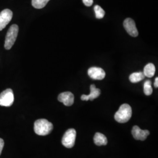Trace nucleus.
I'll return each mask as SVG.
<instances>
[{
	"label": "nucleus",
	"mask_w": 158,
	"mask_h": 158,
	"mask_svg": "<svg viewBox=\"0 0 158 158\" xmlns=\"http://www.w3.org/2000/svg\"><path fill=\"white\" fill-rule=\"evenodd\" d=\"M94 10L96 14V17L97 19H102L104 17L105 11L100 6L97 5L94 6Z\"/></svg>",
	"instance_id": "17"
},
{
	"label": "nucleus",
	"mask_w": 158,
	"mask_h": 158,
	"mask_svg": "<svg viewBox=\"0 0 158 158\" xmlns=\"http://www.w3.org/2000/svg\"><path fill=\"white\" fill-rule=\"evenodd\" d=\"M50 0H32V5L36 9H41L45 6Z\"/></svg>",
	"instance_id": "15"
},
{
	"label": "nucleus",
	"mask_w": 158,
	"mask_h": 158,
	"mask_svg": "<svg viewBox=\"0 0 158 158\" xmlns=\"http://www.w3.org/2000/svg\"><path fill=\"white\" fill-rule=\"evenodd\" d=\"M94 142L97 146L106 145L107 144V138L102 133L97 132L94 136Z\"/></svg>",
	"instance_id": "12"
},
{
	"label": "nucleus",
	"mask_w": 158,
	"mask_h": 158,
	"mask_svg": "<svg viewBox=\"0 0 158 158\" xmlns=\"http://www.w3.org/2000/svg\"><path fill=\"white\" fill-rule=\"evenodd\" d=\"M4 146V141L2 138H0V155L2 153Z\"/></svg>",
	"instance_id": "19"
},
{
	"label": "nucleus",
	"mask_w": 158,
	"mask_h": 158,
	"mask_svg": "<svg viewBox=\"0 0 158 158\" xmlns=\"http://www.w3.org/2000/svg\"><path fill=\"white\" fill-rule=\"evenodd\" d=\"M18 31L19 28L16 24L11 25L8 29L6 35L4 44V48L6 50L11 49L12 46L14 45L15 40H17Z\"/></svg>",
	"instance_id": "3"
},
{
	"label": "nucleus",
	"mask_w": 158,
	"mask_h": 158,
	"mask_svg": "<svg viewBox=\"0 0 158 158\" xmlns=\"http://www.w3.org/2000/svg\"><path fill=\"white\" fill-rule=\"evenodd\" d=\"M53 128V124L46 119H38L34 123L35 132L38 135H47L51 133Z\"/></svg>",
	"instance_id": "1"
},
{
	"label": "nucleus",
	"mask_w": 158,
	"mask_h": 158,
	"mask_svg": "<svg viewBox=\"0 0 158 158\" xmlns=\"http://www.w3.org/2000/svg\"><path fill=\"white\" fill-rule=\"evenodd\" d=\"M132 108L129 104H122L117 113L115 114V119L119 123L128 122L132 116Z\"/></svg>",
	"instance_id": "2"
},
{
	"label": "nucleus",
	"mask_w": 158,
	"mask_h": 158,
	"mask_svg": "<svg viewBox=\"0 0 158 158\" xmlns=\"http://www.w3.org/2000/svg\"><path fill=\"white\" fill-rule=\"evenodd\" d=\"M101 93V91L99 89H97L96 85H90V93L89 95H82L81 96V100L83 101H88V100H93L98 97Z\"/></svg>",
	"instance_id": "11"
},
{
	"label": "nucleus",
	"mask_w": 158,
	"mask_h": 158,
	"mask_svg": "<svg viewBox=\"0 0 158 158\" xmlns=\"http://www.w3.org/2000/svg\"><path fill=\"white\" fill-rule=\"evenodd\" d=\"M83 2L87 6H90L93 4V0H83Z\"/></svg>",
	"instance_id": "18"
},
{
	"label": "nucleus",
	"mask_w": 158,
	"mask_h": 158,
	"mask_svg": "<svg viewBox=\"0 0 158 158\" xmlns=\"http://www.w3.org/2000/svg\"><path fill=\"white\" fill-rule=\"evenodd\" d=\"M14 102L13 91L8 89L0 94V106L3 107H10Z\"/></svg>",
	"instance_id": "5"
},
{
	"label": "nucleus",
	"mask_w": 158,
	"mask_h": 158,
	"mask_svg": "<svg viewBox=\"0 0 158 158\" xmlns=\"http://www.w3.org/2000/svg\"><path fill=\"white\" fill-rule=\"evenodd\" d=\"M76 131L73 128L69 129L66 131L62 139L63 145L68 148H72L75 144Z\"/></svg>",
	"instance_id": "4"
},
{
	"label": "nucleus",
	"mask_w": 158,
	"mask_h": 158,
	"mask_svg": "<svg viewBox=\"0 0 158 158\" xmlns=\"http://www.w3.org/2000/svg\"><path fill=\"white\" fill-rule=\"evenodd\" d=\"M124 27L127 33L133 37L138 35V31L136 27L135 21L131 18H127L124 22Z\"/></svg>",
	"instance_id": "7"
},
{
	"label": "nucleus",
	"mask_w": 158,
	"mask_h": 158,
	"mask_svg": "<svg viewBox=\"0 0 158 158\" xmlns=\"http://www.w3.org/2000/svg\"><path fill=\"white\" fill-rule=\"evenodd\" d=\"M154 85L156 88H158V78L156 77L155 79V83H154Z\"/></svg>",
	"instance_id": "20"
},
{
	"label": "nucleus",
	"mask_w": 158,
	"mask_h": 158,
	"mask_svg": "<svg viewBox=\"0 0 158 158\" xmlns=\"http://www.w3.org/2000/svg\"><path fill=\"white\" fill-rule=\"evenodd\" d=\"M155 66L153 63H148L143 69V74L147 77H152L155 73Z\"/></svg>",
	"instance_id": "13"
},
{
	"label": "nucleus",
	"mask_w": 158,
	"mask_h": 158,
	"mask_svg": "<svg viewBox=\"0 0 158 158\" xmlns=\"http://www.w3.org/2000/svg\"><path fill=\"white\" fill-rule=\"evenodd\" d=\"M132 134L136 140L145 141L150 134L148 130H142L137 125L134 126L132 130Z\"/></svg>",
	"instance_id": "8"
},
{
	"label": "nucleus",
	"mask_w": 158,
	"mask_h": 158,
	"mask_svg": "<svg viewBox=\"0 0 158 158\" xmlns=\"http://www.w3.org/2000/svg\"><path fill=\"white\" fill-rule=\"evenodd\" d=\"M145 77V76L143 72H135L130 75L129 79L131 83H136L142 80Z\"/></svg>",
	"instance_id": "14"
},
{
	"label": "nucleus",
	"mask_w": 158,
	"mask_h": 158,
	"mask_svg": "<svg viewBox=\"0 0 158 158\" xmlns=\"http://www.w3.org/2000/svg\"><path fill=\"white\" fill-rule=\"evenodd\" d=\"M58 100L63 102L66 106H71L73 104L74 96L71 92H63L58 96Z\"/></svg>",
	"instance_id": "9"
},
{
	"label": "nucleus",
	"mask_w": 158,
	"mask_h": 158,
	"mask_svg": "<svg viewBox=\"0 0 158 158\" xmlns=\"http://www.w3.org/2000/svg\"><path fill=\"white\" fill-rule=\"evenodd\" d=\"M12 12L9 9H6L0 12V31L5 28L12 18Z\"/></svg>",
	"instance_id": "6"
},
{
	"label": "nucleus",
	"mask_w": 158,
	"mask_h": 158,
	"mask_svg": "<svg viewBox=\"0 0 158 158\" xmlns=\"http://www.w3.org/2000/svg\"><path fill=\"white\" fill-rule=\"evenodd\" d=\"M143 91L145 95L150 96L152 94L153 89L150 80H147L143 85Z\"/></svg>",
	"instance_id": "16"
},
{
	"label": "nucleus",
	"mask_w": 158,
	"mask_h": 158,
	"mask_svg": "<svg viewBox=\"0 0 158 158\" xmlns=\"http://www.w3.org/2000/svg\"><path fill=\"white\" fill-rule=\"evenodd\" d=\"M88 74L94 80H102L106 76L105 71L100 68L92 67L88 70Z\"/></svg>",
	"instance_id": "10"
}]
</instances>
